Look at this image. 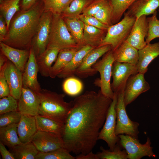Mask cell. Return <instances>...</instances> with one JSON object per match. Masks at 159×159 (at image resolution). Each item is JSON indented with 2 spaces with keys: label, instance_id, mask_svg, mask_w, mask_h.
<instances>
[{
  "label": "cell",
  "instance_id": "43",
  "mask_svg": "<svg viewBox=\"0 0 159 159\" xmlns=\"http://www.w3.org/2000/svg\"><path fill=\"white\" fill-rule=\"evenodd\" d=\"M109 1V0H94L84 9L82 14L94 16Z\"/></svg>",
  "mask_w": 159,
  "mask_h": 159
},
{
  "label": "cell",
  "instance_id": "30",
  "mask_svg": "<svg viewBox=\"0 0 159 159\" xmlns=\"http://www.w3.org/2000/svg\"><path fill=\"white\" fill-rule=\"evenodd\" d=\"M68 29L80 48L83 46L84 23L79 18L63 17Z\"/></svg>",
  "mask_w": 159,
  "mask_h": 159
},
{
  "label": "cell",
  "instance_id": "9",
  "mask_svg": "<svg viewBox=\"0 0 159 159\" xmlns=\"http://www.w3.org/2000/svg\"><path fill=\"white\" fill-rule=\"evenodd\" d=\"M119 141L118 143L126 151L128 159H140L144 156L154 158L156 155L152 150L151 142L149 138L143 144L140 143L138 138L125 135H118Z\"/></svg>",
  "mask_w": 159,
  "mask_h": 159
},
{
  "label": "cell",
  "instance_id": "20",
  "mask_svg": "<svg viewBox=\"0 0 159 159\" xmlns=\"http://www.w3.org/2000/svg\"><path fill=\"white\" fill-rule=\"evenodd\" d=\"M38 130L34 116L22 115L18 123L17 131L21 143L31 142Z\"/></svg>",
  "mask_w": 159,
  "mask_h": 159
},
{
  "label": "cell",
  "instance_id": "8",
  "mask_svg": "<svg viewBox=\"0 0 159 159\" xmlns=\"http://www.w3.org/2000/svg\"><path fill=\"white\" fill-rule=\"evenodd\" d=\"M53 13L44 10L42 13L37 29L31 42V47L36 58L46 50L51 31Z\"/></svg>",
  "mask_w": 159,
  "mask_h": 159
},
{
  "label": "cell",
  "instance_id": "25",
  "mask_svg": "<svg viewBox=\"0 0 159 159\" xmlns=\"http://www.w3.org/2000/svg\"><path fill=\"white\" fill-rule=\"evenodd\" d=\"M60 50L56 48H47L42 55L36 58L39 72L42 76L49 77L52 64L55 61Z\"/></svg>",
  "mask_w": 159,
  "mask_h": 159
},
{
  "label": "cell",
  "instance_id": "40",
  "mask_svg": "<svg viewBox=\"0 0 159 159\" xmlns=\"http://www.w3.org/2000/svg\"><path fill=\"white\" fill-rule=\"evenodd\" d=\"M112 8L110 1L103 6L93 16L102 23L108 26L112 24Z\"/></svg>",
  "mask_w": 159,
  "mask_h": 159
},
{
  "label": "cell",
  "instance_id": "27",
  "mask_svg": "<svg viewBox=\"0 0 159 159\" xmlns=\"http://www.w3.org/2000/svg\"><path fill=\"white\" fill-rule=\"evenodd\" d=\"M18 123L0 127V141L10 149L21 143L17 131Z\"/></svg>",
  "mask_w": 159,
  "mask_h": 159
},
{
  "label": "cell",
  "instance_id": "48",
  "mask_svg": "<svg viewBox=\"0 0 159 159\" xmlns=\"http://www.w3.org/2000/svg\"><path fill=\"white\" fill-rule=\"evenodd\" d=\"M39 0H22L21 7L22 10H27L32 7Z\"/></svg>",
  "mask_w": 159,
  "mask_h": 159
},
{
  "label": "cell",
  "instance_id": "13",
  "mask_svg": "<svg viewBox=\"0 0 159 159\" xmlns=\"http://www.w3.org/2000/svg\"><path fill=\"white\" fill-rule=\"evenodd\" d=\"M144 75L138 72L131 76L128 79L124 91V100L126 107L140 94L150 89V86L145 80Z\"/></svg>",
  "mask_w": 159,
  "mask_h": 159
},
{
  "label": "cell",
  "instance_id": "47",
  "mask_svg": "<svg viewBox=\"0 0 159 159\" xmlns=\"http://www.w3.org/2000/svg\"><path fill=\"white\" fill-rule=\"evenodd\" d=\"M8 31L5 20L3 16L1 15L0 16V39L6 35Z\"/></svg>",
  "mask_w": 159,
  "mask_h": 159
},
{
  "label": "cell",
  "instance_id": "33",
  "mask_svg": "<svg viewBox=\"0 0 159 159\" xmlns=\"http://www.w3.org/2000/svg\"><path fill=\"white\" fill-rule=\"evenodd\" d=\"M92 1V0H72L61 15L63 17L79 18L84 9Z\"/></svg>",
  "mask_w": 159,
  "mask_h": 159
},
{
  "label": "cell",
  "instance_id": "6",
  "mask_svg": "<svg viewBox=\"0 0 159 159\" xmlns=\"http://www.w3.org/2000/svg\"><path fill=\"white\" fill-rule=\"evenodd\" d=\"M114 62L113 52L111 50L92 66L100 74V78L97 80L96 85L100 87V90L103 95L112 100L115 94L111 88L110 80Z\"/></svg>",
  "mask_w": 159,
  "mask_h": 159
},
{
  "label": "cell",
  "instance_id": "31",
  "mask_svg": "<svg viewBox=\"0 0 159 159\" xmlns=\"http://www.w3.org/2000/svg\"><path fill=\"white\" fill-rule=\"evenodd\" d=\"M10 149L15 159H35L39 153L32 142L21 143Z\"/></svg>",
  "mask_w": 159,
  "mask_h": 159
},
{
  "label": "cell",
  "instance_id": "14",
  "mask_svg": "<svg viewBox=\"0 0 159 159\" xmlns=\"http://www.w3.org/2000/svg\"><path fill=\"white\" fill-rule=\"evenodd\" d=\"M39 152H47L64 147L62 136L38 130L32 141Z\"/></svg>",
  "mask_w": 159,
  "mask_h": 159
},
{
  "label": "cell",
  "instance_id": "42",
  "mask_svg": "<svg viewBox=\"0 0 159 159\" xmlns=\"http://www.w3.org/2000/svg\"><path fill=\"white\" fill-rule=\"evenodd\" d=\"M22 114L18 110L7 112L0 115V127L18 123Z\"/></svg>",
  "mask_w": 159,
  "mask_h": 159
},
{
  "label": "cell",
  "instance_id": "1",
  "mask_svg": "<svg viewBox=\"0 0 159 159\" xmlns=\"http://www.w3.org/2000/svg\"><path fill=\"white\" fill-rule=\"evenodd\" d=\"M112 100L100 90L98 92L87 91L76 97L62 136L64 148L76 155L92 151Z\"/></svg>",
  "mask_w": 159,
  "mask_h": 159
},
{
  "label": "cell",
  "instance_id": "11",
  "mask_svg": "<svg viewBox=\"0 0 159 159\" xmlns=\"http://www.w3.org/2000/svg\"><path fill=\"white\" fill-rule=\"evenodd\" d=\"M138 72L136 65L115 61L112 69L113 81L111 84L113 91L117 94L120 92L124 91L129 77Z\"/></svg>",
  "mask_w": 159,
  "mask_h": 159
},
{
  "label": "cell",
  "instance_id": "46",
  "mask_svg": "<svg viewBox=\"0 0 159 159\" xmlns=\"http://www.w3.org/2000/svg\"><path fill=\"white\" fill-rule=\"evenodd\" d=\"M5 145L0 141V152L3 159H15L13 154L8 151Z\"/></svg>",
  "mask_w": 159,
  "mask_h": 159
},
{
  "label": "cell",
  "instance_id": "49",
  "mask_svg": "<svg viewBox=\"0 0 159 159\" xmlns=\"http://www.w3.org/2000/svg\"><path fill=\"white\" fill-rule=\"evenodd\" d=\"M76 159H98L96 154H94L92 151L83 155L80 154L77 155Z\"/></svg>",
  "mask_w": 159,
  "mask_h": 159
},
{
  "label": "cell",
  "instance_id": "24",
  "mask_svg": "<svg viewBox=\"0 0 159 159\" xmlns=\"http://www.w3.org/2000/svg\"><path fill=\"white\" fill-rule=\"evenodd\" d=\"M94 48H95L88 45L82 47L77 52L72 60L57 75V77L65 78L73 77L76 70L81 64L84 57Z\"/></svg>",
  "mask_w": 159,
  "mask_h": 159
},
{
  "label": "cell",
  "instance_id": "45",
  "mask_svg": "<svg viewBox=\"0 0 159 159\" xmlns=\"http://www.w3.org/2000/svg\"><path fill=\"white\" fill-rule=\"evenodd\" d=\"M6 63L0 69V98L10 95V89L4 75Z\"/></svg>",
  "mask_w": 159,
  "mask_h": 159
},
{
  "label": "cell",
  "instance_id": "4",
  "mask_svg": "<svg viewBox=\"0 0 159 159\" xmlns=\"http://www.w3.org/2000/svg\"><path fill=\"white\" fill-rule=\"evenodd\" d=\"M56 48L60 50L80 49L69 32L61 15L53 14L51 31L47 48Z\"/></svg>",
  "mask_w": 159,
  "mask_h": 159
},
{
  "label": "cell",
  "instance_id": "37",
  "mask_svg": "<svg viewBox=\"0 0 159 159\" xmlns=\"http://www.w3.org/2000/svg\"><path fill=\"white\" fill-rule=\"evenodd\" d=\"M64 147L47 152H39L35 159H76Z\"/></svg>",
  "mask_w": 159,
  "mask_h": 159
},
{
  "label": "cell",
  "instance_id": "26",
  "mask_svg": "<svg viewBox=\"0 0 159 159\" xmlns=\"http://www.w3.org/2000/svg\"><path fill=\"white\" fill-rule=\"evenodd\" d=\"M80 49L72 48L60 50L54 63L52 67L49 77L54 78L72 60Z\"/></svg>",
  "mask_w": 159,
  "mask_h": 159
},
{
  "label": "cell",
  "instance_id": "39",
  "mask_svg": "<svg viewBox=\"0 0 159 159\" xmlns=\"http://www.w3.org/2000/svg\"><path fill=\"white\" fill-rule=\"evenodd\" d=\"M156 10L153 14L152 16L147 18L148 28L147 35L145 38L147 44L154 39L159 37V20L157 17Z\"/></svg>",
  "mask_w": 159,
  "mask_h": 159
},
{
  "label": "cell",
  "instance_id": "15",
  "mask_svg": "<svg viewBox=\"0 0 159 159\" xmlns=\"http://www.w3.org/2000/svg\"><path fill=\"white\" fill-rule=\"evenodd\" d=\"M18 110L22 115L35 116L38 115L40 99L38 93L23 87L18 100Z\"/></svg>",
  "mask_w": 159,
  "mask_h": 159
},
{
  "label": "cell",
  "instance_id": "29",
  "mask_svg": "<svg viewBox=\"0 0 159 159\" xmlns=\"http://www.w3.org/2000/svg\"><path fill=\"white\" fill-rule=\"evenodd\" d=\"M34 117L38 130L51 132L62 136L64 124L39 115Z\"/></svg>",
  "mask_w": 159,
  "mask_h": 159
},
{
  "label": "cell",
  "instance_id": "52",
  "mask_svg": "<svg viewBox=\"0 0 159 159\" xmlns=\"http://www.w3.org/2000/svg\"><path fill=\"white\" fill-rule=\"evenodd\" d=\"M158 11H159V9L158 10Z\"/></svg>",
  "mask_w": 159,
  "mask_h": 159
},
{
  "label": "cell",
  "instance_id": "32",
  "mask_svg": "<svg viewBox=\"0 0 159 159\" xmlns=\"http://www.w3.org/2000/svg\"><path fill=\"white\" fill-rule=\"evenodd\" d=\"M20 1L5 0L0 3V13L5 20L8 30L13 16L19 10Z\"/></svg>",
  "mask_w": 159,
  "mask_h": 159
},
{
  "label": "cell",
  "instance_id": "34",
  "mask_svg": "<svg viewBox=\"0 0 159 159\" xmlns=\"http://www.w3.org/2000/svg\"><path fill=\"white\" fill-rule=\"evenodd\" d=\"M136 0H109L112 7V24L120 21L124 13Z\"/></svg>",
  "mask_w": 159,
  "mask_h": 159
},
{
  "label": "cell",
  "instance_id": "2",
  "mask_svg": "<svg viewBox=\"0 0 159 159\" xmlns=\"http://www.w3.org/2000/svg\"><path fill=\"white\" fill-rule=\"evenodd\" d=\"M44 10L42 0L29 9L22 10L10 23L7 34L0 42L16 48L30 49Z\"/></svg>",
  "mask_w": 159,
  "mask_h": 159
},
{
  "label": "cell",
  "instance_id": "23",
  "mask_svg": "<svg viewBox=\"0 0 159 159\" xmlns=\"http://www.w3.org/2000/svg\"><path fill=\"white\" fill-rule=\"evenodd\" d=\"M138 51L125 41L112 51L115 61L136 65L138 59Z\"/></svg>",
  "mask_w": 159,
  "mask_h": 159
},
{
  "label": "cell",
  "instance_id": "28",
  "mask_svg": "<svg viewBox=\"0 0 159 159\" xmlns=\"http://www.w3.org/2000/svg\"><path fill=\"white\" fill-rule=\"evenodd\" d=\"M105 32L106 31L85 24L83 33V46L88 45L94 48L98 47L105 37Z\"/></svg>",
  "mask_w": 159,
  "mask_h": 159
},
{
  "label": "cell",
  "instance_id": "16",
  "mask_svg": "<svg viewBox=\"0 0 159 159\" xmlns=\"http://www.w3.org/2000/svg\"><path fill=\"white\" fill-rule=\"evenodd\" d=\"M38 72L36 57L33 49L31 48L29 59L22 74L23 87L29 88L39 93L42 89L37 80Z\"/></svg>",
  "mask_w": 159,
  "mask_h": 159
},
{
  "label": "cell",
  "instance_id": "3",
  "mask_svg": "<svg viewBox=\"0 0 159 159\" xmlns=\"http://www.w3.org/2000/svg\"><path fill=\"white\" fill-rule=\"evenodd\" d=\"M38 94L40 99L38 115L64 124L73 100L66 102L65 94L47 89H42Z\"/></svg>",
  "mask_w": 159,
  "mask_h": 159
},
{
  "label": "cell",
  "instance_id": "12",
  "mask_svg": "<svg viewBox=\"0 0 159 159\" xmlns=\"http://www.w3.org/2000/svg\"><path fill=\"white\" fill-rule=\"evenodd\" d=\"M111 50L110 45L97 47L89 51L84 57L80 67L76 70L75 75L81 78H85L93 76L97 72L93 66L99 59Z\"/></svg>",
  "mask_w": 159,
  "mask_h": 159
},
{
  "label": "cell",
  "instance_id": "51",
  "mask_svg": "<svg viewBox=\"0 0 159 159\" xmlns=\"http://www.w3.org/2000/svg\"><path fill=\"white\" fill-rule=\"evenodd\" d=\"M2 0H0V3L2 2Z\"/></svg>",
  "mask_w": 159,
  "mask_h": 159
},
{
  "label": "cell",
  "instance_id": "7",
  "mask_svg": "<svg viewBox=\"0 0 159 159\" xmlns=\"http://www.w3.org/2000/svg\"><path fill=\"white\" fill-rule=\"evenodd\" d=\"M124 91L120 92L117 94L115 134L117 135H125L138 138L139 124L131 120L127 115L124 100Z\"/></svg>",
  "mask_w": 159,
  "mask_h": 159
},
{
  "label": "cell",
  "instance_id": "36",
  "mask_svg": "<svg viewBox=\"0 0 159 159\" xmlns=\"http://www.w3.org/2000/svg\"><path fill=\"white\" fill-rule=\"evenodd\" d=\"M44 11L61 15L72 0H42Z\"/></svg>",
  "mask_w": 159,
  "mask_h": 159
},
{
  "label": "cell",
  "instance_id": "17",
  "mask_svg": "<svg viewBox=\"0 0 159 159\" xmlns=\"http://www.w3.org/2000/svg\"><path fill=\"white\" fill-rule=\"evenodd\" d=\"M148 25L146 16L143 15L136 19L126 41L138 50L147 44L145 39L148 34Z\"/></svg>",
  "mask_w": 159,
  "mask_h": 159
},
{
  "label": "cell",
  "instance_id": "21",
  "mask_svg": "<svg viewBox=\"0 0 159 159\" xmlns=\"http://www.w3.org/2000/svg\"><path fill=\"white\" fill-rule=\"evenodd\" d=\"M138 59L136 66L138 72L145 74L150 63L159 55V42L149 43L138 51Z\"/></svg>",
  "mask_w": 159,
  "mask_h": 159
},
{
  "label": "cell",
  "instance_id": "19",
  "mask_svg": "<svg viewBox=\"0 0 159 159\" xmlns=\"http://www.w3.org/2000/svg\"><path fill=\"white\" fill-rule=\"evenodd\" d=\"M0 47L1 53L23 73L29 59L30 49L16 48L1 42Z\"/></svg>",
  "mask_w": 159,
  "mask_h": 159
},
{
  "label": "cell",
  "instance_id": "41",
  "mask_svg": "<svg viewBox=\"0 0 159 159\" xmlns=\"http://www.w3.org/2000/svg\"><path fill=\"white\" fill-rule=\"evenodd\" d=\"M18 100L11 95L0 98V115L18 110Z\"/></svg>",
  "mask_w": 159,
  "mask_h": 159
},
{
  "label": "cell",
  "instance_id": "50",
  "mask_svg": "<svg viewBox=\"0 0 159 159\" xmlns=\"http://www.w3.org/2000/svg\"><path fill=\"white\" fill-rule=\"evenodd\" d=\"M8 59L4 54L1 53L0 55V69L7 62Z\"/></svg>",
  "mask_w": 159,
  "mask_h": 159
},
{
  "label": "cell",
  "instance_id": "38",
  "mask_svg": "<svg viewBox=\"0 0 159 159\" xmlns=\"http://www.w3.org/2000/svg\"><path fill=\"white\" fill-rule=\"evenodd\" d=\"M62 88L66 93L74 96L78 95L81 92L83 85L80 80L71 77L67 78L64 80Z\"/></svg>",
  "mask_w": 159,
  "mask_h": 159
},
{
  "label": "cell",
  "instance_id": "10",
  "mask_svg": "<svg viewBox=\"0 0 159 159\" xmlns=\"http://www.w3.org/2000/svg\"><path fill=\"white\" fill-rule=\"evenodd\" d=\"M114 97L108 109L106 119L98 137V140H102L107 144L109 149L113 150L118 143L120 138L115 134L116 112L115 109L117 95Z\"/></svg>",
  "mask_w": 159,
  "mask_h": 159
},
{
  "label": "cell",
  "instance_id": "35",
  "mask_svg": "<svg viewBox=\"0 0 159 159\" xmlns=\"http://www.w3.org/2000/svg\"><path fill=\"white\" fill-rule=\"evenodd\" d=\"M121 147L117 143L112 150L105 149L101 146V152L96 153L98 159H128L126 151L122 150Z\"/></svg>",
  "mask_w": 159,
  "mask_h": 159
},
{
  "label": "cell",
  "instance_id": "5",
  "mask_svg": "<svg viewBox=\"0 0 159 159\" xmlns=\"http://www.w3.org/2000/svg\"><path fill=\"white\" fill-rule=\"evenodd\" d=\"M123 15L121 21L108 27L106 34L98 47L110 45L113 52L126 41L136 19L128 15L125 12Z\"/></svg>",
  "mask_w": 159,
  "mask_h": 159
},
{
  "label": "cell",
  "instance_id": "44",
  "mask_svg": "<svg viewBox=\"0 0 159 159\" xmlns=\"http://www.w3.org/2000/svg\"><path fill=\"white\" fill-rule=\"evenodd\" d=\"M79 18L85 24L92 26L105 31H107L109 26L100 21L93 16L80 15Z\"/></svg>",
  "mask_w": 159,
  "mask_h": 159
},
{
  "label": "cell",
  "instance_id": "18",
  "mask_svg": "<svg viewBox=\"0 0 159 159\" xmlns=\"http://www.w3.org/2000/svg\"><path fill=\"white\" fill-rule=\"evenodd\" d=\"M23 73L8 60L4 71L5 78L10 90V95L18 100L23 87Z\"/></svg>",
  "mask_w": 159,
  "mask_h": 159
},
{
  "label": "cell",
  "instance_id": "22",
  "mask_svg": "<svg viewBox=\"0 0 159 159\" xmlns=\"http://www.w3.org/2000/svg\"><path fill=\"white\" fill-rule=\"evenodd\" d=\"M158 7L159 0H136L125 12L137 19L143 15L153 14Z\"/></svg>",
  "mask_w": 159,
  "mask_h": 159
}]
</instances>
